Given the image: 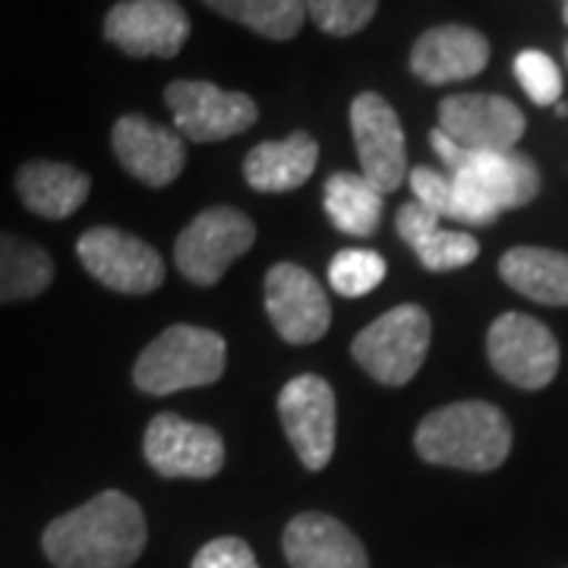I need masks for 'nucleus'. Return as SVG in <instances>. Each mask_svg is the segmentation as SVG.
Returning a JSON list of instances; mask_svg holds the SVG:
<instances>
[{"label": "nucleus", "mask_w": 568, "mask_h": 568, "mask_svg": "<svg viewBox=\"0 0 568 568\" xmlns=\"http://www.w3.org/2000/svg\"><path fill=\"white\" fill-rule=\"evenodd\" d=\"M145 540L149 528L140 503L121 489H104L54 518L41 534V549L54 568H130Z\"/></svg>", "instance_id": "obj_1"}, {"label": "nucleus", "mask_w": 568, "mask_h": 568, "mask_svg": "<svg viewBox=\"0 0 568 568\" xmlns=\"http://www.w3.org/2000/svg\"><path fill=\"white\" fill-rule=\"evenodd\" d=\"M436 155L443 159L455 190L452 219L462 224H493L508 209H521L540 193V171L528 155L508 152H470L448 140L436 126L429 133Z\"/></svg>", "instance_id": "obj_2"}, {"label": "nucleus", "mask_w": 568, "mask_h": 568, "mask_svg": "<svg viewBox=\"0 0 568 568\" xmlns=\"http://www.w3.org/2000/svg\"><path fill=\"white\" fill-rule=\"evenodd\" d=\"M414 448L426 465L487 474L506 465L511 424L489 402H455L426 414L414 433Z\"/></svg>", "instance_id": "obj_3"}, {"label": "nucleus", "mask_w": 568, "mask_h": 568, "mask_svg": "<svg viewBox=\"0 0 568 568\" xmlns=\"http://www.w3.org/2000/svg\"><path fill=\"white\" fill-rule=\"evenodd\" d=\"M227 364L224 338L200 325H171L145 347L133 366V383L145 395H174L219 383Z\"/></svg>", "instance_id": "obj_4"}, {"label": "nucleus", "mask_w": 568, "mask_h": 568, "mask_svg": "<svg viewBox=\"0 0 568 568\" xmlns=\"http://www.w3.org/2000/svg\"><path fill=\"white\" fill-rule=\"evenodd\" d=\"M433 338L429 313L417 304L392 306L376 323L357 332L351 354L366 376L383 386H407L424 366Z\"/></svg>", "instance_id": "obj_5"}, {"label": "nucleus", "mask_w": 568, "mask_h": 568, "mask_svg": "<svg viewBox=\"0 0 568 568\" xmlns=\"http://www.w3.org/2000/svg\"><path fill=\"white\" fill-rule=\"evenodd\" d=\"M256 244V224L231 205H215L186 224L174 244V260L186 282L215 284Z\"/></svg>", "instance_id": "obj_6"}, {"label": "nucleus", "mask_w": 568, "mask_h": 568, "mask_svg": "<svg viewBox=\"0 0 568 568\" xmlns=\"http://www.w3.org/2000/svg\"><path fill=\"white\" fill-rule=\"evenodd\" d=\"M82 268L118 294H152L164 282V260L155 246L121 227H89L77 241Z\"/></svg>", "instance_id": "obj_7"}, {"label": "nucleus", "mask_w": 568, "mask_h": 568, "mask_svg": "<svg viewBox=\"0 0 568 568\" xmlns=\"http://www.w3.org/2000/svg\"><path fill=\"white\" fill-rule=\"evenodd\" d=\"M142 455L164 480H209L224 467L222 436L181 414H159L145 426Z\"/></svg>", "instance_id": "obj_8"}, {"label": "nucleus", "mask_w": 568, "mask_h": 568, "mask_svg": "<svg viewBox=\"0 0 568 568\" xmlns=\"http://www.w3.org/2000/svg\"><path fill=\"white\" fill-rule=\"evenodd\" d=\"M493 369L518 388H547L559 373V345L547 325L525 313H503L487 332Z\"/></svg>", "instance_id": "obj_9"}, {"label": "nucleus", "mask_w": 568, "mask_h": 568, "mask_svg": "<svg viewBox=\"0 0 568 568\" xmlns=\"http://www.w3.org/2000/svg\"><path fill=\"white\" fill-rule=\"evenodd\" d=\"M164 102L174 114L181 136L190 142H222L246 133L260 108L244 92H224L215 82L178 80L164 89Z\"/></svg>", "instance_id": "obj_10"}, {"label": "nucleus", "mask_w": 568, "mask_h": 568, "mask_svg": "<svg viewBox=\"0 0 568 568\" xmlns=\"http://www.w3.org/2000/svg\"><path fill=\"white\" fill-rule=\"evenodd\" d=\"M278 417L284 436L294 446L306 470H323L335 455V392L323 376H297L278 395Z\"/></svg>", "instance_id": "obj_11"}, {"label": "nucleus", "mask_w": 568, "mask_h": 568, "mask_svg": "<svg viewBox=\"0 0 568 568\" xmlns=\"http://www.w3.org/2000/svg\"><path fill=\"white\" fill-rule=\"evenodd\" d=\"M351 133L366 181L383 196L395 193L407 181L405 130L395 108L376 92L357 95L351 104Z\"/></svg>", "instance_id": "obj_12"}, {"label": "nucleus", "mask_w": 568, "mask_h": 568, "mask_svg": "<svg viewBox=\"0 0 568 568\" xmlns=\"http://www.w3.org/2000/svg\"><path fill=\"white\" fill-rule=\"evenodd\" d=\"M265 313L287 345H313L323 338L332 323L325 287L304 265L294 263H278L268 268Z\"/></svg>", "instance_id": "obj_13"}, {"label": "nucleus", "mask_w": 568, "mask_h": 568, "mask_svg": "<svg viewBox=\"0 0 568 568\" xmlns=\"http://www.w3.org/2000/svg\"><path fill=\"white\" fill-rule=\"evenodd\" d=\"M104 39L130 58H178L190 20L178 0H121L104 17Z\"/></svg>", "instance_id": "obj_14"}, {"label": "nucleus", "mask_w": 568, "mask_h": 568, "mask_svg": "<svg viewBox=\"0 0 568 568\" xmlns=\"http://www.w3.org/2000/svg\"><path fill=\"white\" fill-rule=\"evenodd\" d=\"M525 114L503 95H448L439 102V130L470 152H508L525 136Z\"/></svg>", "instance_id": "obj_15"}, {"label": "nucleus", "mask_w": 568, "mask_h": 568, "mask_svg": "<svg viewBox=\"0 0 568 568\" xmlns=\"http://www.w3.org/2000/svg\"><path fill=\"white\" fill-rule=\"evenodd\" d=\"M111 149L121 168L145 186H168L181 178L186 149L183 136L162 123L126 114L111 130Z\"/></svg>", "instance_id": "obj_16"}, {"label": "nucleus", "mask_w": 568, "mask_h": 568, "mask_svg": "<svg viewBox=\"0 0 568 568\" xmlns=\"http://www.w3.org/2000/svg\"><path fill=\"white\" fill-rule=\"evenodd\" d=\"M282 547L291 568H369L357 534L323 511H301L291 518Z\"/></svg>", "instance_id": "obj_17"}, {"label": "nucleus", "mask_w": 568, "mask_h": 568, "mask_svg": "<svg viewBox=\"0 0 568 568\" xmlns=\"http://www.w3.org/2000/svg\"><path fill=\"white\" fill-rule=\"evenodd\" d=\"M489 63V41L470 26L426 29L410 51V70L429 85L462 82L484 73Z\"/></svg>", "instance_id": "obj_18"}, {"label": "nucleus", "mask_w": 568, "mask_h": 568, "mask_svg": "<svg viewBox=\"0 0 568 568\" xmlns=\"http://www.w3.org/2000/svg\"><path fill=\"white\" fill-rule=\"evenodd\" d=\"M17 193L22 205L48 222H63L73 212H80L82 203L92 193L89 174L80 168L63 162H26L17 171Z\"/></svg>", "instance_id": "obj_19"}, {"label": "nucleus", "mask_w": 568, "mask_h": 568, "mask_svg": "<svg viewBox=\"0 0 568 568\" xmlns=\"http://www.w3.org/2000/svg\"><path fill=\"white\" fill-rule=\"evenodd\" d=\"M395 227H398L402 241L417 253V260L429 272L465 268L480 253V244H477L474 234H467V231H446L443 219L433 215L420 203L402 205L398 215H395Z\"/></svg>", "instance_id": "obj_20"}, {"label": "nucleus", "mask_w": 568, "mask_h": 568, "mask_svg": "<svg viewBox=\"0 0 568 568\" xmlns=\"http://www.w3.org/2000/svg\"><path fill=\"white\" fill-rule=\"evenodd\" d=\"M320 162V145L316 140L297 130L287 140L260 142L250 149L244 162V178L256 193H291L301 190Z\"/></svg>", "instance_id": "obj_21"}, {"label": "nucleus", "mask_w": 568, "mask_h": 568, "mask_svg": "<svg viewBox=\"0 0 568 568\" xmlns=\"http://www.w3.org/2000/svg\"><path fill=\"white\" fill-rule=\"evenodd\" d=\"M503 282L530 301L568 306V253L544 246H515L499 260Z\"/></svg>", "instance_id": "obj_22"}, {"label": "nucleus", "mask_w": 568, "mask_h": 568, "mask_svg": "<svg viewBox=\"0 0 568 568\" xmlns=\"http://www.w3.org/2000/svg\"><path fill=\"white\" fill-rule=\"evenodd\" d=\"M323 203L328 222L351 237H369L383 222V193L364 174H332L325 181Z\"/></svg>", "instance_id": "obj_23"}, {"label": "nucleus", "mask_w": 568, "mask_h": 568, "mask_svg": "<svg viewBox=\"0 0 568 568\" xmlns=\"http://www.w3.org/2000/svg\"><path fill=\"white\" fill-rule=\"evenodd\" d=\"M54 282V260L48 250L17 234L0 231V304L32 301Z\"/></svg>", "instance_id": "obj_24"}, {"label": "nucleus", "mask_w": 568, "mask_h": 568, "mask_svg": "<svg viewBox=\"0 0 568 568\" xmlns=\"http://www.w3.org/2000/svg\"><path fill=\"white\" fill-rule=\"evenodd\" d=\"M227 20L241 22L265 39H294L304 26V0H205Z\"/></svg>", "instance_id": "obj_25"}, {"label": "nucleus", "mask_w": 568, "mask_h": 568, "mask_svg": "<svg viewBox=\"0 0 568 568\" xmlns=\"http://www.w3.org/2000/svg\"><path fill=\"white\" fill-rule=\"evenodd\" d=\"M386 278V260L373 250H342L328 263V284L342 297H366Z\"/></svg>", "instance_id": "obj_26"}, {"label": "nucleus", "mask_w": 568, "mask_h": 568, "mask_svg": "<svg viewBox=\"0 0 568 568\" xmlns=\"http://www.w3.org/2000/svg\"><path fill=\"white\" fill-rule=\"evenodd\" d=\"M379 0H304V10L328 36H354L376 17Z\"/></svg>", "instance_id": "obj_27"}, {"label": "nucleus", "mask_w": 568, "mask_h": 568, "mask_svg": "<svg viewBox=\"0 0 568 568\" xmlns=\"http://www.w3.org/2000/svg\"><path fill=\"white\" fill-rule=\"evenodd\" d=\"M515 77L534 104H556L562 95V73L544 51H521L515 58Z\"/></svg>", "instance_id": "obj_28"}, {"label": "nucleus", "mask_w": 568, "mask_h": 568, "mask_svg": "<svg viewBox=\"0 0 568 568\" xmlns=\"http://www.w3.org/2000/svg\"><path fill=\"white\" fill-rule=\"evenodd\" d=\"M190 568H260V562H256V556H253L246 540H241V537H219V540H209L193 556Z\"/></svg>", "instance_id": "obj_29"}, {"label": "nucleus", "mask_w": 568, "mask_h": 568, "mask_svg": "<svg viewBox=\"0 0 568 568\" xmlns=\"http://www.w3.org/2000/svg\"><path fill=\"white\" fill-rule=\"evenodd\" d=\"M562 20L568 22V0H566V7H562Z\"/></svg>", "instance_id": "obj_30"}]
</instances>
